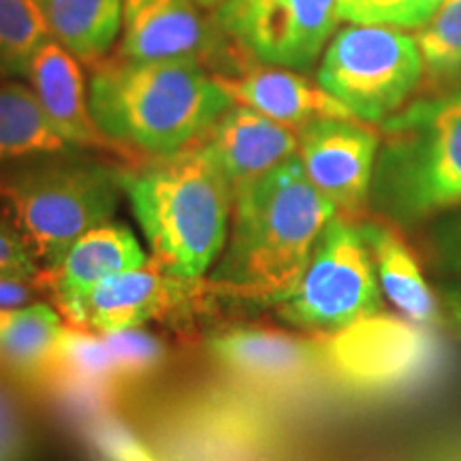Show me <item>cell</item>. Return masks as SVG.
I'll list each match as a JSON object with an SVG mask.
<instances>
[{"mask_svg":"<svg viewBox=\"0 0 461 461\" xmlns=\"http://www.w3.org/2000/svg\"><path fill=\"white\" fill-rule=\"evenodd\" d=\"M336 214L297 154L286 158L235 193L227 244L203 288L212 295L274 308L295 288Z\"/></svg>","mask_w":461,"mask_h":461,"instance_id":"6da1fadb","label":"cell"},{"mask_svg":"<svg viewBox=\"0 0 461 461\" xmlns=\"http://www.w3.org/2000/svg\"><path fill=\"white\" fill-rule=\"evenodd\" d=\"M90 112L120 152L163 157L197 143L233 105L197 60L107 56L88 77Z\"/></svg>","mask_w":461,"mask_h":461,"instance_id":"7a4b0ae2","label":"cell"},{"mask_svg":"<svg viewBox=\"0 0 461 461\" xmlns=\"http://www.w3.org/2000/svg\"><path fill=\"white\" fill-rule=\"evenodd\" d=\"M120 184L152 261L184 282H203L221 257L233 190L201 143L120 167Z\"/></svg>","mask_w":461,"mask_h":461,"instance_id":"3957f363","label":"cell"},{"mask_svg":"<svg viewBox=\"0 0 461 461\" xmlns=\"http://www.w3.org/2000/svg\"><path fill=\"white\" fill-rule=\"evenodd\" d=\"M122 194L120 167L86 149L39 152L0 167V212L41 272L88 230L112 222Z\"/></svg>","mask_w":461,"mask_h":461,"instance_id":"277c9868","label":"cell"},{"mask_svg":"<svg viewBox=\"0 0 461 461\" xmlns=\"http://www.w3.org/2000/svg\"><path fill=\"white\" fill-rule=\"evenodd\" d=\"M370 205L395 224H414L461 207V92L417 103L384 122Z\"/></svg>","mask_w":461,"mask_h":461,"instance_id":"5b68a950","label":"cell"},{"mask_svg":"<svg viewBox=\"0 0 461 461\" xmlns=\"http://www.w3.org/2000/svg\"><path fill=\"white\" fill-rule=\"evenodd\" d=\"M383 297L359 224L336 214L316 241L295 288L274 308L295 330L333 336L384 314Z\"/></svg>","mask_w":461,"mask_h":461,"instance_id":"8992f818","label":"cell"},{"mask_svg":"<svg viewBox=\"0 0 461 461\" xmlns=\"http://www.w3.org/2000/svg\"><path fill=\"white\" fill-rule=\"evenodd\" d=\"M417 37L402 28L350 24L333 34L319 67V84L367 124L402 112L423 77Z\"/></svg>","mask_w":461,"mask_h":461,"instance_id":"52a82bcc","label":"cell"},{"mask_svg":"<svg viewBox=\"0 0 461 461\" xmlns=\"http://www.w3.org/2000/svg\"><path fill=\"white\" fill-rule=\"evenodd\" d=\"M216 22L258 65L308 68L331 41L338 0H224Z\"/></svg>","mask_w":461,"mask_h":461,"instance_id":"ba28073f","label":"cell"},{"mask_svg":"<svg viewBox=\"0 0 461 461\" xmlns=\"http://www.w3.org/2000/svg\"><path fill=\"white\" fill-rule=\"evenodd\" d=\"M197 0H124L120 58L126 60H197L214 75L248 68V58ZM250 60V58H248Z\"/></svg>","mask_w":461,"mask_h":461,"instance_id":"9c48e42d","label":"cell"},{"mask_svg":"<svg viewBox=\"0 0 461 461\" xmlns=\"http://www.w3.org/2000/svg\"><path fill=\"white\" fill-rule=\"evenodd\" d=\"M218 370L258 391H297L333 376L330 336H295L280 330L233 327L207 339Z\"/></svg>","mask_w":461,"mask_h":461,"instance_id":"30bf717a","label":"cell"},{"mask_svg":"<svg viewBox=\"0 0 461 461\" xmlns=\"http://www.w3.org/2000/svg\"><path fill=\"white\" fill-rule=\"evenodd\" d=\"M380 135L357 118H322L299 129L297 157L338 214L366 218Z\"/></svg>","mask_w":461,"mask_h":461,"instance_id":"8fae6325","label":"cell"},{"mask_svg":"<svg viewBox=\"0 0 461 461\" xmlns=\"http://www.w3.org/2000/svg\"><path fill=\"white\" fill-rule=\"evenodd\" d=\"M201 285L173 278L149 258L141 267L124 269L90 288L67 322L99 336L137 330L176 312Z\"/></svg>","mask_w":461,"mask_h":461,"instance_id":"7c38bea8","label":"cell"},{"mask_svg":"<svg viewBox=\"0 0 461 461\" xmlns=\"http://www.w3.org/2000/svg\"><path fill=\"white\" fill-rule=\"evenodd\" d=\"M235 193L246 184L295 157L299 131L233 103L199 140Z\"/></svg>","mask_w":461,"mask_h":461,"instance_id":"4fadbf2b","label":"cell"},{"mask_svg":"<svg viewBox=\"0 0 461 461\" xmlns=\"http://www.w3.org/2000/svg\"><path fill=\"white\" fill-rule=\"evenodd\" d=\"M24 79L37 96L45 118L67 146L86 152L107 149L122 154L103 135L92 118L82 62L65 45L58 43L54 37L43 41L41 48L34 51Z\"/></svg>","mask_w":461,"mask_h":461,"instance_id":"5bb4252c","label":"cell"},{"mask_svg":"<svg viewBox=\"0 0 461 461\" xmlns=\"http://www.w3.org/2000/svg\"><path fill=\"white\" fill-rule=\"evenodd\" d=\"M149 261L131 229L105 222L88 230L65 252L54 267L43 269L37 285L54 299L62 319L71 321L90 288L124 269L141 267Z\"/></svg>","mask_w":461,"mask_h":461,"instance_id":"9a60e30c","label":"cell"},{"mask_svg":"<svg viewBox=\"0 0 461 461\" xmlns=\"http://www.w3.org/2000/svg\"><path fill=\"white\" fill-rule=\"evenodd\" d=\"M216 79L233 103L297 131L322 118H355L321 84L285 67H248L235 75H216Z\"/></svg>","mask_w":461,"mask_h":461,"instance_id":"2e32d148","label":"cell"},{"mask_svg":"<svg viewBox=\"0 0 461 461\" xmlns=\"http://www.w3.org/2000/svg\"><path fill=\"white\" fill-rule=\"evenodd\" d=\"M357 224L370 248L378 285L387 302L412 325L420 330H436L445 312L425 280L412 248L395 229V222L387 218H361Z\"/></svg>","mask_w":461,"mask_h":461,"instance_id":"e0dca14e","label":"cell"},{"mask_svg":"<svg viewBox=\"0 0 461 461\" xmlns=\"http://www.w3.org/2000/svg\"><path fill=\"white\" fill-rule=\"evenodd\" d=\"M65 330L58 308L48 303L5 305L0 308V357L5 376L39 387Z\"/></svg>","mask_w":461,"mask_h":461,"instance_id":"ac0fdd59","label":"cell"},{"mask_svg":"<svg viewBox=\"0 0 461 461\" xmlns=\"http://www.w3.org/2000/svg\"><path fill=\"white\" fill-rule=\"evenodd\" d=\"M124 0H37L50 34L86 67L112 51L122 26Z\"/></svg>","mask_w":461,"mask_h":461,"instance_id":"d6986e66","label":"cell"},{"mask_svg":"<svg viewBox=\"0 0 461 461\" xmlns=\"http://www.w3.org/2000/svg\"><path fill=\"white\" fill-rule=\"evenodd\" d=\"M58 149L75 148L60 140L28 84L15 79L0 84V167Z\"/></svg>","mask_w":461,"mask_h":461,"instance_id":"ffe728a7","label":"cell"},{"mask_svg":"<svg viewBox=\"0 0 461 461\" xmlns=\"http://www.w3.org/2000/svg\"><path fill=\"white\" fill-rule=\"evenodd\" d=\"M50 37L37 0H0V84L24 77L34 51Z\"/></svg>","mask_w":461,"mask_h":461,"instance_id":"44dd1931","label":"cell"},{"mask_svg":"<svg viewBox=\"0 0 461 461\" xmlns=\"http://www.w3.org/2000/svg\"><path fill=\"white\" fill-rule=\"evenodd\" d=\"M417 43L431 73L461 71V0H445L428 24L420 26Z\"/></svg>","mask_w":461,"mask_h":461,"instance_id":"7402d4cb","label":"cell"},{"mask_svg":"<svg viewBox=\"0 0 461 461\" xmlns=\"http://www.w3.org/2000/svg\"><path fill=\"white\" fill-rule=\"evenodd\" d=\"M105 339L113 355L122 391L129 389L131 384L143 383V380H148L154 372L165 366V342H160L152 333L143 331L141 327L109 333Z\"/></svg>","mask_w":461,"mask_h":461,"instance_id":"603a6c76","label":"cell"},{"mask_svg":"<svg viewBox=\"0 0 461 461\" xmlns=\"http://www.w3.org/2000/svg\"><path fill=\"white\" fill-rule=\"evenodd\" d=\"M445 0H338L339 20L350 24L420 28Z\"/></svg>","mask_w":461,"mask_h":461,"instance_id":"cb8c5ba5","label":"cell"},{"mask_svg":"<svg viewBox=\"0 0 461 461\" xmlns=\"http://www.w3.org/2000/svg\"><path fill=\"white\" fill-rule=\"evenodd\" d=\"M34 436L26 406L0 374V461H32Z\"/></svg>","mask_w":461,"mask_h":461,"instance_id":"d4e9b609","label":"cell"},{"mask_svg":"<svg viewBox=\"0 0 461 461\" xmlns=\"http://www.w3.org/2000/svg\"><path fill=\"white\" fill-rule=\"evenodd\" d=\"M88 436L99 461H167L115 419H95Z\"/></svg>","mask_w":461,"mask_h":461,"instance_id":"484cf974","label":"cell"},{"mask_svg":"<svg viewBox=\"0 0 461 461\" xmlns=\"http://www.w3.org/2000/svg\"><path fill=\"white\" fill-rule=\"evenodd\" d=\"M41 267L9 218L0 212V280L37 282Z\"/></svg>","mask_w":461,"mask_h":461,"instance_id":"4316f807","label":"cell"},{"mask_svg":"<svg viewBox=\"0 0 461 461\" xmlns=\"http://www.w3.org/2000/svg\"><path fill=\"white\" fill-rule=\"evenodd\" d=\"M431 248L438 263L461 278V207L440 216L431 229Z\"/></svg>","mask_w":461,"mask_h":461,"instance_id":"83f0119b","label":"cell"},{"mask_svg":"<svg viewBox=\"0 0 461 461\" xmlns=\"http://www.w3.org/2000/svg\"><path fill=\"white\" fill-rule=\"evenodd\" d=\"M41 293L37 282L20 280H0V308L5 305H24L31 303Z\"/></svg>","mask_w":461,"mask_h":461,"instance_id":"f1b7e54d","label":"cell"},{"mask_svg":"<svg viewBox=\"0 0 461 461\" xmlns=\"http://www.w3.org/2000/svg\"><path fill=\"white\" fill-rule=\"evenodd\" d=\"M442 310L461 338V280L442 286Z\"/></svg>","mask_w":461,"mask_h":461,"instance_id":"f546056e","label":"cell"},{"mask_svg":"<svg viewBox=\"0 0 461 461\" xmlns=\"http://www.w3.org/2000/svg\"><path fill=\"white\" fill-rule=\"evenodd\" d=\"M197 3H199L201 7H203V9H210V11H214V9L221 7V5L224 3V0H197Z\"/></svg>","mask_w":461,"mask_h":461,"instance_id":"4dcf8cb0","label":"cell"},{"mask_svg":"<svg viewBox=\"0 0 461 461\" xmlns=\"http://www.w3.org/2000/svg\"><path fill=\"white\" fill-rule=\"evenodd\" d=\"M0 374H5V366H3V357H0Z\"/></svg>","mask_w":461,"mask_h":461,"instance_id":"1f68e13d","label":"cell"}]
</instances>
